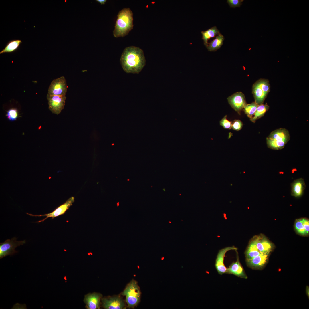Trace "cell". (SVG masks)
<instances>
[{"instance_id": "cell-30", "label": "cell", "mask_w": 309, "mask_h": 309, "mask_svg": "<svg viewBox=\"0 0 309 309\" xmlns=\"http://www.w3.org/2000/svg\"><path fill=\"white\" fill-rule=\"evenodd\" d=\"M303 225L304 228L307 235L309 233V221L308 219L305 218L300 219Z\"/></svg>"}, {"instance_id": "cell-2", "label": "cell", "mask_w": 309, "mask_h": 309, "mask_svg": "<svg viewBox=\"0 0 309 309\" xmlns=\"http://www.w3.org/2000/svg\"><path fill=\"white\" fill-rule=\"evenodd\" d=\"M133 13L129 8H124L119 11L117 15L114 36L116 38L124 37L133 29Z\"/></svg>"}, {"instance_id": "cell-10", "label": "cell", "mask_w": 309, "mask_h": 309, "mask_svg": "<svg viewBox=\"0 0 309 309\" xmlns=\"http://www.w3.org/2000/svg\"><path fill=\"white\" fill-rule=\"evenodd\" d=\"M237 248L234 246L228 247L219 250L216 259L215 267L219 274L222 275L226 273L227 268L224 264V258L226 253L231 250H236Z\"/></svg>"}, {"instance_id": "cell-5", "label": "cell", "mask_w": 309, "mask_h": 309, "mask_svg": "<svg viewBox=\"0 0 309 309\" xmlns=\"http://www.w3.org/2000/svg\"><path fill=\"white\" fill-rule=\"evenodd\" d=\"M26 243L25 240L17 241L15 237L8 239L0 243V258L8 255H12L17 251L15 249L18 246L22 245Z\"/></svg>"}, {"instance_id": "cell-25", "label": "cell", "mask_w": 309, "mask_h": 309, "mask_svg": "<svg viewBox=\"0 0 309 309\" xmlns=\"http://www.w3.org/2000/svg\"><path fill=\"white\" fill-rule=\"evenodd\" d=\"M294 226L296 230L299 234L302 235H307L300 219L296 220Z\"/></svg>"}, {"instance_id": "cell-13", "label": "cell", "mask_w": 309, "mask_h": 309, "mask_svg": "<svg viewBox=\"0 0 309 309\" xmlns=\"http://www.w3.org/2000/svg\"><path fill=\"white\" fill-rule=\"evenodd\" d=\"M253 241L258 250L262 253H269L273 249V246L272 244L262 235L255 237Z\"/></svg>"}, {"instance_id": "cell-11", "label": "cell", "mask_w": 309, "mask_h": 309, "mask_svg": "<svg viewBox=\"0 0 309 309\" xmlns=\"http://www.w3.org/2000/svg\"><path fill=\"white\" fill-rule=\"evenodd\" d=\"M102 297L101 294L95 292L86 295L84 300L86 308L87 309H99Z\"/></svg>"}, {"instance_id": "cell-29", "label": "cell", "mask_w": 309, "mask_h": 309, "mask_svg": "<svg viewBox=\"0 0 309 309\" xmlns=\"http://www.w3.org/2000/svg\"><path fill=\"white\" fill-rule=\"evenodd\" d=\"M243 0H227V2L231 7H240L241 5Z\"/></svg>"}, {"instance_id": "cell-3", "label": "cell", "mask_w": 309, "mask_h": 309, "mask_svg": "<svg viewBox=\"0 0 309 309\" xmlns=\"http://www.w3.org/2000/svg\"><path fill=\"white\" fill-rule=\"evenodd\" d=\"M290 139L288 131L284 128H280L272 132L266 138L267 144L271 149L280 150L284 148Z\"/></svg>"}, {"instance_id": "cell-20", "label": "cell", "mask_w": 309, "mask_h": 309, "mask_svg": "<svg viewBox=\"0 0 309 309\" xmlns=\"http://www.w3.org/2000/svg\"><path fill=\"white\" fill-rule=\"evenodd\" d=\"M22 43L20 40L15 39L9 41L7 44L5 48L0 52V54L11 53L17 50Z\"/></svg>"}, {"instance_id": "cell-4", "label": "cell", "mask_w": 309, "mask_h": 309, "mask_svg": "<svg viewBox=\"0 0 309 309\" xmlns=\"http://www.w3.org/2000/svg\"><path fill=\"white\" fill-rule=\"evenodd\" d=\"M122 294L126 297V301L128 306L134 307L139 302L140 292L137 282L132 280L126 287Z\"/></svg>"}, {"instance_id": "cell-27", "label": "cell", "mask_w": 309, "mask_h": 309, "mask_svg": "<svg viewBox=\"0 0 309 309\" xmlns=\"http://www.w3.org/2000/svg\"><path fill=\"white\" fill-rule=\"evenodd\" d=\"M220 123V125L225 129H229L231 128L232 122L227 119L226 115L221 120Z\"/></svg>"}, {"instance_id": "cell-16", "label": "cell", "mask_w": 309, "mask_h": 309, "mask_svg": "<svg viewBox=\"0 0 309 309\" xmlns=\"http://www.w3.org/2000/svg\"><path fill=\"white\" fill-rule=\"evenodd\" d=\"M226 273L234 275L242 278L247 279V276L239 260L233 262L227 268Z\"/></svg>"}, {"instance_id": "cell-28", "label": "cell", "mask_w": 309, "mask_h": 309, "mask_svg": "<svg viewBox=\"0 0 309 309\" xmlns=\"http://www.w3.org/2000/svg\"><path fill=\"white\" fill-rule=\"evenodd\" d=\"M243 126V123L241 121L235 120L232 122L231 128L234 130L239 131L242 128Z\"/></svg>"}, {"instance_id": "cell-18", "label": "cell", "mask_w": 309, "mask_h": 309, "mask_svg": "<svg viewBox=\"0 0 309 309\" xmlns=\"http://www.w3.org/2000/svg\"><path fill=\"white\" fill-rule=\"evenodd\" d=\"M201 33L204 44L206 47L209 44L208 40L211 38L215 37L220 33L219 31L216 26L213 27L205 31H202Z\"/></svg>"}, {"instance_id": "cell-7", "label": "cell", "mask_w": 309, "mask_h": 309, "mask_svg": "<svg viewBox=\"0 0 309 309\" xmlns=\"http://www.w3.org/2000/svg\"><path fill=\"white\" fill-rule=\"evenodd\" d=\"M74 201V197H72L69 198L64 203L56 208L51 213L43 215H34L27 213L26 214L31 216L46 217L42 220L37 222L38 223L43 222L48 218L51 217L52 219H53L56 217L64 214L70 207L72 205V204Z\"/></svg>"}, {"instance_id": "cell-15", "label": "cell", "mask_w": 309, "mask_h": 309, "mask_svg": "<svg viewBox=\"0 0 309 309\" xmlns=\"http://www.w3.org/2000/svg\"><path fill=\"white\" fill-rule=\"evenodd\" d=\"M291 193L292 196L299 197L302 195L306 188V185L302 178L295 180L291 184Z\"/></svg>"}, {"instance_id": "cell-8", "label": "cell", "mask_w": 309, "mask_h": 309, "mask_svg": "<svg viewBox=\"0 0 309 309\" xmlns=\"http://www.w3.org/2000/svg\"><path fill=\"white\" fill-rule=\"evenodd\" d=\"M66 96L47 95L49 109L54 114L58 115L64 108L66 99Z\"/></svg>"}, {"instance_id": "cell-14", "label": "cell", "mask_w": 309, "mask_h": 309, "mask_svg": "<svg viewBox=\"0 0 309 309\" xmlns=\"http://www.w3.org/2000/svg\"><path fill=\"white\" fill-rule=\"evenodd\" d=\"M269 253H262L251 259L246 260L248 266L253 269L262 268L266 264Z\"/></svg>"}, {"instance_id": "cell-1", "label": "cell", "mask_w": 309, "mask_h": 309, "mask_svg": "<svg viewBox=\"0 0 309 309\" xmlns=\"http://www.w3.org/2000/svg\"><path fill=\"white\" fill-rule=\"evenodd\" d=\"M120 61L123 70L128 73L138 74L146 64L143 51L134 46L127 47L124 49Z\"/></svg>"}, {"instance_id": "cell-12", "label": "cell", "mask_w": 309, "mask_h": 309, "mask_svg": "<svg viewBox=\"0 0 309 309\" xmlns=\"http://www.w3.org/2000/svg\"><path fill=\"white\" fill-rule=\"evenodd\" d=\"M101 301L103 307L106 309H121L125 306L122 299L117 296L104 297Z\"/></svg>"}, {"instance_id": "cell-21", "label": "cell", "mask_w": 309, "mask_h": 309, "mask_svg": "<svg viewBox=\"0 0 309 309\" xmlns=\"http://www.w3.org/2000/svg\"><path fill=\"white\" fill-rule=\"evenodd\" d=\"M262 253L258 249L255 244L252 240L249 243L245 252L246 260L252 259Z\"/></svg>"}, {"instance_id": "cell-32", "label": "cell", "mask_w": 309, "mask_h": 309, "mask_svg": "<svg viewBox=\"0 0 309 309\" xmlns=\"http://www.w3.org/2000/svg\"><path fill=\"white\" fill-rule=\"evenodd\" d=\"M306 290H307L306 292H307V294H308V292H309V289H308V287H307V288H306Z\"/></svg>"}, {"instance_id": "cell-24", "label": "cell", "mask_w": 309, "mask_h": 309, "mask_svg": "<svg viewBox=\"0 0 309 309\" xmlns=\"http://www.w3.org/2000/svg\"><path fill=\"white\" fill-rule=\"evenodd\" d=\"M260 88L266 94L267 93L270 91V85L268 81L264 79L259 80L256 82Z\"/></svg>"}, {"instance_id": "cell-23", "label": "cell", "mask_w": 309, "mask_h": 309, "mask_svg": "<svg viewBox=\"0 0 309 309\" xmlns=\"http://www.w3.org/2000/svg\"><path fill=\"white\" fill-rule=\"evenodd\" d=\"M258 105L255 102H253L250 104H246L244 106L243 108L245 113L250 119L254 115Z\"/></svg>"}, {"instance_id": "cell-6", "label": "cell", "mask_w": 309, "mask_h": 309, "mask_svg": "<svg viewBox=\"0 0 309 309\" xmlns=\"http://www.w3.org/2000/svg\"><path fill=\"white\" fill-rule=\"evenodd\" d=\"M68 87L65 78L62 76L54 79L49 86L47 94L66 96Z\"/></svg>"}, {"instance_id": "cell-22", "label": "cell", "mask_w": 309, "mask_h": 309, "mask_svg": "<svg viewBox=\"0 0 309 309\" xmlns=\"http://www.w3.org/2000/svg\"><path fill=\"white\" fill-rule=\"evenodd\" d=\"M269 108V106L267 104L258 105L254 115L250 119L251 121L253 122H255L257 120L264 116Z\"/></svg>"}, {"instance_id": "cell-9", "label": "cell", "mask_w": 309, "mask_h": 309, "mask_svg": "<svg viewBox=\"0 0 309 309\" xmlns=\"http://www.w3.org/2000/svg\"><path fill=\"white\" fill-rule=\"evenodd\" d=\"M231 107L239 114L246 104L244 94L241 92L234 94L227 98Z\"/></svg>"}, {"instance_id": "cell-26", "label": "cell", "mask_w": 309, "mask_h": 309, "mask_svg": "<svg viewBox=\"0 0 309 309\" xmlns=\"http://www.w3.org/2000/svg\"><path fill=\"white\" fill-rule=\"evenodd\" d=\"M18 114L17 110L15 108H12L7 111L6 116L10 120L13 121L17 118Z\"/></svg>"}, {"instance_id": "cell-17", "label": "cell", "mask_w": 309, "mask_h": 309, "mask_svg": "<svg viewBox=\"0 0 309 309\" xmlns=\"http://www.w3.org/2000/svg\"><path fill=\"white\" fill-rule=\"evenodd\" d=\"M253 92L255 102L258 105L262 104L267 94L263 92L256 83L253 86Z\"/></svg>"}, {"instance_id": "cell-31", "label": "cell", "mask_w": 309, "mask_h": 309, "mask_svg": "<svg viewBox=\"0 0 309 309\" xmlns=\"http://www.w3.org/2000/svg\"><path fill=\"white\" fill-rule=\"evenodd\" d=\"M96 1L99 3L101 5L104 4L106 1V0H96Z\"/></svg>"}, {"instance_id": "cell-19", "label": "cell", "mask_w": 309, "mask_h": 309, "mask_svg": "<svg viewBox=\"0 0 309 309\" xmlns=\"http://www.w3.org/2000/svg\"><path fill=\"white\" fill-rule=\"evenodd\" d=\"M224 39L223 36L220 33L215 39L209 43L206 47L209 51H215L223 45Z\"/></svg>"}]
</instances>
